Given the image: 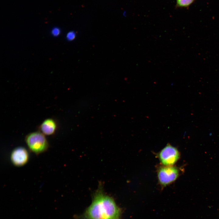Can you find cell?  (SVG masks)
<instances>
[{"label":"cell","instance_id":"6","mask_svg":"<svg viewBox=\"0 0 219 219\" xmlns=\"http://www.w3.org/2000/svg\"><path fill=\"white\" fill-rule=\"evenodd\" d=\"M57 124L54 119L49 118L44 120L39 127V131L47 136L54 135L57 130Z\"/></svg>","mask_w":219,"mask_h":219},{"label":"cell","instance_id":"9","mask_svg":"<svg viewBox=\"0 0 219 219\" xmlns=\"http://www.w3.org/2000/svg\"><path fill=\"white\" fill-rule=\"evenodd\" d=\"M60 29L57 27H54L51 30V34L54 36H57L60 33Z\"/></svg>","mask_w":219,"mask_h":219},{"label":"cell","instance_id":"8","mask_svg":"<svg viewBox=\"0 0 219 219\" xmlns=\"http://www.w3.org/2000/svg\"><path fill=\"white\" fill-rule=\"evenodd\" d=\"M76 34L74 31H70L66 35V38L69 40H74Z\"/></svg>","mask_w":219,"mask_h":219},{"label":"cell","instance_id":"7","mask_svg":"<svg viewBox=\"0 0 219 219\" xmlns=\"http://www.w3.org/2000/svg\"><path fill=\"white\" fill-rule=\"evenodd\" d=\"M195 0H176V5L179 7H187L191 5Z\"/></svg>","mask_w":219,"mask_h":219},{"label":"cell","instance_id":"1","mask_svg":"<svg viewBox=\"0 0 219 219\" xmlns=\"http://www.w3.org/2000/svg\"><path fill=\"white\" fill-rule=\"evenodd\" d=\"M122 213V209L112 197L106 194L100 183L83 216L84 219H121Z\"/></svg>","mask_w":219,"mask_h":219},{"label":"cell","instance_id":"4","mask_svg":"<svg viewBox=\"0 0 219 219\" xmlns=\"http://www.w3.org/2000/svg\"><path fill=\"white\" fill-rule=\"evenodd\" d=\"M179 157V153L177 149L169 144L162 149L158 155L161 163L165 166L173 165Z\"/></svg>","mask_w":219,"mask_h":219},{"label":"cell","instance_id":"2","mask_svg":"<svg viewBox=\"0 0 219 219\" xmlns=\"http://www.w3.org/2000/svg\"><path fill=\"white\" fill-rule=\"evenodd\" d=\"M25 141L29 150L36 155L46 152L49 148L45 135L40 131L32 132L27 135Z\"/></svg>","mask_w":219,"mask_h":219},{"label":"cell","instance_id":"3","mask_svg":"<svg viewBox=\"0 0 219 219\" xmlns=\"http://www.w3.org/2000/svg\"><path fill=\"white\" fill-rule=\"evenodd\" d=\"M179 175L178 169L172 165L161 166L158 172V181L161 185L165 186L174 182Z\"/></svg>","mask_w":219,"mask_h":219},{"label":"cell","instance_id":"5","mask_svg":"<svg viewBox=\"0 0 219 219\" xmlns=\"http://www.w3.org/2000/svg\"><path fill=\"white\" fill-rule=\"evenodd\" d=\"M29 159V152L23 147H18L15 148L10 155V160L12 163L16 167L24 165L28 162Z\"/></svg>","mask_w":219,"mask_h":219}]
</instances>
